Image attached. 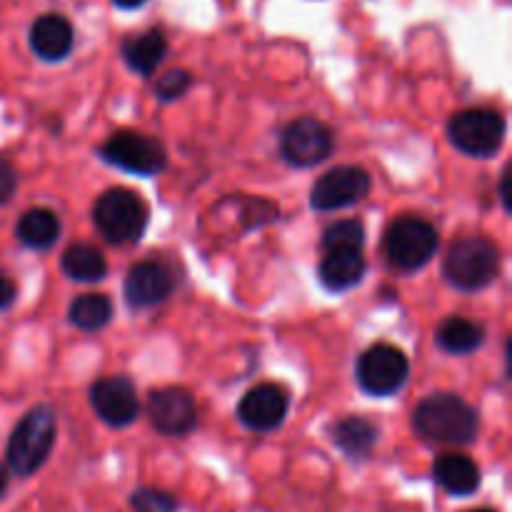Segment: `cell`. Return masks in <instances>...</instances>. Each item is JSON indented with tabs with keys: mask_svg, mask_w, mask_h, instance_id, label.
<instances>
[{
	"mask_svg": "<svg viewBox=\"0 0 512 512\" xmlns=\"http://www.w3.org/2000/svg\"><path fill=\"white\" fill-rule=\"evenodd\" d=\"M413 428L428 443L470 445L478 438L480 420L460 395L433 393L415 408Z\"/></svg>",
	"mask_w": 512,
	"mask_h": 512,
	"instance_id": "1",
	"label": "cell"
},
{
	"mask_svg": "<svg viewBox=\"0 0 512 512\" xmlns=\"http://www.w3.org/2000/svg\"><path fill=\"white\" fill-rule=\"evenodd\" d=\"M58 433V418L50 405L40 403L20 418L5 445V468L15 478H30L50 458Z\"/></svg>",
	"mask_w": 512,
	"mask_h": 512,
	"instance_id": "2",
	"label": "cell"
},
{
	"mask_svg": "<svg viewBox=\"0 0 512 512\" xmlns=\"http://www.w3.org/2000/svg\"><path fill=\"white\" fill-rule=\"evenodd\" d=\"M500 273V250L488 238H463L445 253L443 275L455 290L478 293Z\"/></svg>",
	"mask_w": 512,
	"mask_h": 512,
	"instance_id": "3",
	"label": "cell"
},
{
	"mask_svg": "<svg viewBox=\"0 0 512 512\" xmlns=\"http://www.w3.org/2000/svg\"><path fill=\"white\" fill-rule=\"evenodd\" d=\"M93 223L108 243H138L148 228V205L133 190L110 188L95 200Z\"/></svg>",
	"mask_w": 512,
	"mask_h": 512,
	"instance_id": "4",
	"label": "cell"
},
{
	"mask_svg": "<svg viewBox=\"0 0 512 512\" xmlns=\"http://www.w3.org/2000/svg\"><path fill=\"white\" fill-rule=\"evenodd\" d=\"M100 158L113 168L140 178H155L168 168V153L165 145L153 135L138 133V130H115L103 145Z\"/></svg>",
	"mask_w": 512,
	"mask_h": 512,
	"instance_id": "5",
	"label": "cell"
},
{
	"mask_svg": "<svg viewBox=\"0 0 512 512\" xmlns=\"http://www.w3.org/2000/svg\"><path fill=\"white\" fill-rule=\"evenodd\" d=\"M438 230L418 215H403L385 230V255L403 273L425 268L438 253Z\"/></svg>",
	"mask_w": 512,
	"mask_h": 512,
	"instance_id": "6",
	"label": "cell"
},
{
	"mask_svg": "<svg viewBox=\"0 0 512 512\" xmlns=\"http://www.w3.org/2000/svg\"><path fill=\"white\" fill-rule=\"evenodd\" d=\"M505 118L498 110L468 108L448 120V138L470 158H493L505 143Z\"/></svg>",
	"mask_w": 512,
	"mask_h": 512,
	"instance_id": "7",
	"label": "cell"
},
{
	"mask_svg": "<svg viewBox=\"0 0 512 512\" xmlns=\"http://www.w3.org/2000/svg\"><path fill=\"white\" fill-rule=\"evenodd\" d=\"M410 375V360L398 345H370L355 365V380L360 390L373 398H390L398 393Z\"/></svg>",
	"mask_w": 512,
	"mask_h": 512,
	"instance_id": "8",
	"label": "cell"
},
{
	"mask_svg": "<svg viewBox=\"0 0 512 512\" xmlns=\"http://www.w3.org/2000/svg\"><path fill=\"white\" fill-rule=\"evenodd\" d=\"M333 150L335 135L330 130V125H325L318 118H310V115H303V118L288 123L283 135H280V155L293 168H313V165H320L323 160L330 158Z\"/></svg>",
	"mask_w": 512,
	"mask_h": 512,
	"instance_id": "9",
	"label": "cell"
},
{
	"mask_svg": "<svg viewBox=\"0 0 512 512\" xmlns=\"http://www.w3.org/2000/svg\"><path fill=\"white\" fill-rule=\"evenodd\" d=\"M370 188H373V180L368 170L360 165H338L315 180L310 188V205L318 213L343 210L368 198Z\"/></svg>",
	"mask_w": 512,
	"mask_h": 512,
	"instance_id": "10",
	"label": "cell"
},
{
	"mask_svg": "<svg viewBox=\"0 0 512 512\" xmlns=\"http://www.w3.org/2000/svg\"><path fill=\"white\" fill-rule=\"evenodd\" d=\"M145 410H148L150 425L168 438H185L198 425V403L193 393L178 385L150 390Z\"/></svg>",
	"mask_w": 512,
	"mask_h": 512,
	"instance_id": "11",
	"label": "cell"
},
{
	"mask_svg": "<svg viewBox=\"0 0 512 512\" xmlns=\"http://www.w3.org/2000/svg\"><path fill=\"white\" fill-rule=\"evenodd\" d=\"M90 408L110 428H128L140 413V400L133 380L125 375H108L90 385Z\"/></svg>",
	"mask_w": 512,
	"mask_h": 512,
	"instance_id": "12",
	"label": "cell"
},
{
	"mask_svg": "<svg viewBox=\"0 0 512 512\" xmlns=\"http://www.w3.org/2000/svg\"><path fill=\"white\" fill-rule=\"evenodd\" d=\"M288 410V390L275 383H260L240 398L238 420L253 433H273L285 423Z\"/></svg>",
	"mask_w": 512,
	"mask_h": 512,
	"instance_id": "13",
	"label": "cell"
},
{
	"mask_svg": "<svg viewBox=\"0 0 512 512\" xmlns=\"http://www.w3.org/2000/svg\"><path fill=\"white\" fill-rule=\"evenodd\" d=\"M173 288V273H170L168 265L158 263V260H143V263L133 265L123 283L125 300L135 310L155 308V305L165 303L170 293H173Z\"/></svg>",
	"mask_w": 512,
	"mask_h": 512,
	"instance_id": "14",
	"label": "cell"
},
{
	"mask_svg": "<svg viewBox=\"0 0 512 512\" xmlns=\"http://www.w3.org/2000/svg\"><path fill=\"white\" fill-rule=\"evenodd\" d=\"M30 50L38 55L45 63H58L65 60L73 50L75 33L73 25L65 15L60 13H45L30 25Z\"/></svg>",
	"mask_w": 512,
	"mask_h": 512,
	"instance_id": "15",
	"label": "cell"
},
{
	"mask_svg": "<svg viewBox=\"0 0 512 512\" xmlns=\"http://www.w3.org/2000/svg\"><path fill=\"white\" fill-rule=\"evenodd\" d=\"M433 480L453 498H470L483 485L478 463L463 453H443L433 463Z\"/></svg>",
	"mask_w": 512,
	"mask_h": 512,
	"instance_id": "16",
	"label": "cell"
},
{
	"mask_svg": "<svg viewBox=\"0 0 512 512\" xmlns=\"http://www.w3.org/2000/svg\"><path fill=\"white\" fill-rule=\"evenodd\" d=\"M330 440L345 458L353 460V463H363L373 455L375 445H378L380 428L365 415H345L333 423Z\"/></svg>",
	"mask_w": 512,
	"mask_h": 512,
	"instance_id": "17",
	"label": "cell"
},
{
	"mask_svg": "<svg viewBox=\"0 0 512 512\" xmlns=\"http://www.w3.org/2000/svg\"><path fill=\"white\" fill-rule=\"evenodd\" d=\"M318 275L320 283L330 293H345V290L355 288L365 275L363 250H325L318 265Z\"/></svg>",
	"mask_w": 512,
	"mask_h": 512,
	"instance_id": "18",
	"label": "cell"
},
{
	"mask_svg": "<svg viewBox=\"0 0 512 512\" xmlns=\"http://www.w3.org/2000/svg\"><path fill=\"white\" fill-rule=\"evenodd\" d=\"M168 55V40L160 30H145V33L130 35L123 40V60L133 73L150 78Z\"/></svg>",
	"mask_w": 512,
	"mask_h": 512,
	"instance_id": "19",
	"label": "cell"
},
{
	"mask_svg": "<svg viewBox=\"0 0 512 512\" xmlns=\"http://www.w3.org/2000/svg\"><path fill=\"white\" fill-rule=\"evenodd\" d=\"M435 343L448 355H470L485 343V328L463 315H450L435 330Z\"/></svg>",
	"mask_w": 512,
	"mask_h": 512,
	"instance_id": "20",
	"label": "cell"
},
{
	"mask_svg": "<svg viewBox=\"0 0 512 512\" xmlns=\"http://www.w3.org/2000/svg\"><path fill=\"white\" fill-rule=\"evenodd\" d=\"M15 238L30 250H48L60 238V218L48 208L25 210L15 225Z\"/></svg>",
	"mask_w": 512,
	"mask_h": 512,
	"instance_id": "21",
	"label": "cell"
},
{
	"mask_svg": "<svg viewBox=\"0 0 512 512\" xmlns=\"http://www.w3.org/2000/svg\"><path fill=\"white\" fill-rule=\"evenodd\" d=\"M60 270L75 283H100L108 275V263L98 248L88 243H73L60 255Z\"/></svg>",
	"mask_w": 512,
	"mask_h": 512,
	"instance_id": "22",
	"label": "cell"
},
{
	"mask_svg": "<svg viewBox=\"0 0 512 512\" xmlns=\"http://www.w3.org/2000/svg\"><path fill=\"white\" fill-rule=\"evenodd\" d=\"M68 320L83 333H98L113 320V303L108 295L85 293L70 303Z\"/></svg>",
	"mask_w": 512,
	"mask_h": 512,
	"instance_id": "23",
	"label": "cell"
},
{
	"mask_svg": "<svg viewBox=\"0 0 512 512\" xmlns=\"http://www.w3.org/2000/svg\"><path fill=\"white\" fill-rule=\"evenodd\" d=\"M365 245V225L358 218L338 220V223L328 225L323 233V248L325 250H363Z\"/></svg>",
	"mask_w": 512,
	"mask_h": 512,
	"instance_id": "24",
	"label": "cell"
},
{
	"mask_svg": "<svg viewBox=\"0 0 512 512\" xmlns=\"http://www.w3.org/2000/svg\"><path fill=\"white\" fill-rule=\"evenodd\" d=\"M133 512H178L180 503L173 493L160 488H138L128 498Z\"/></svg>",
	"mask_w": 512,
	"mask_h": 512,
	"instance_id": "25",
	"label": "cell"
},
{
	"mask_svg": "<svg viewBox=\"0 0 512 512\" xmlns=\"http://www.w3.org/2000/svg\"><path fill=\"white\" fill-rule=\"evenodd\" d=\"M190 85H193V75L183 68H175V70H168V73L160 75V78L155 80L153 93L160 103H173V100L183 98V95L188 93Z\"/></svg>",
	"mask_w": 512,
	"mask_h": 512,
	"instance_id": "26",
	"label": "cell"
},
{
	"mask_svg": "<svg viewBox=\"0 0 512 512\" xmlns=\"http://www.w3.org/2000/svg\"><path fill=\"white\" fill-rule=\"evenodd\" d=\"M18 190V170L8 158H0V205L10 203Z\"/></svg>",
	"mask_w": 512,
	"mask_h": 512,
	"instance_id": "27",
	"label": "cell"
},
{
	"mask_svg": "<svg viewBox=\"0 0 512 512\" xmlns=\"http://www.w3.org/2000/svg\"><path fill=\"white\" fill-rule=\"evenodd\" d=\"M15 298H18V285H15L8 275L0 273V313L13 308Z\"/></svg>",
	"mask_w": 512,
	"mask_h": 512,
	"instance_id": "28",
	"label": "cell"
},
{
	"mask_svg": "<svg viewBox=\"0 0 512 512\" xmlns=\"http://www.w3.org/2000/svg\"><path fill=\"white\" fill-rule=\"evenodd\" d=\"M510 168L503 170L500 175V200H503V208L510 213Z\"/></svg>",
	"mask_w": 512,
	"mask_h": 512,
	"instance_id": "29",
	"label": "cell"
},
{
	"mask_svg": "<svg viewBox=\"0 0 512 512\" xmlns=\"http://www.w3.org/2000/svg\"><path fill=\"white\" fill-rule=\"evenodd\" d=\"M8 488H10V473L8 468H5V463H0V500L8 495Z\"/></svg>",
	"mask_w": 512,
	"mask_h": 512,
	"instance_id": "30",
	"label": "cell"
},
{
	"mask_svg": "<svg viewBox=\"0 0 512 512\" xmlns=\"http://www.w3.org/2000/svg\"><path fill=\"white\" fill-rule=\"evenodd\" d=\"M113 3L123 10H135V8H140L143 3H148V0H113Z\"/></svg>",
	"mask_w": 512,
	"mask_h": 512,
	"instance_id": "31",
	"label": "cell"
},
{
	"mask_svg": "<svg viewBox=\"0 0 512 512\" xmlns=\"http://www.w3.org/2000/svg\"><path fill=\"white\" fill-rule=\"evenodd\" d=\"M470 512H498V510H493V508H475V510H470Z\"/></svg>",
	"mask_w": 512,
	"mask_h": 512,
	"instance_id": "32",
	"label": "cell"
}]
</instances>
